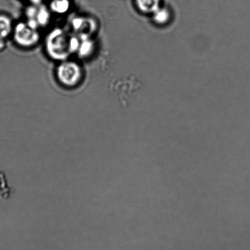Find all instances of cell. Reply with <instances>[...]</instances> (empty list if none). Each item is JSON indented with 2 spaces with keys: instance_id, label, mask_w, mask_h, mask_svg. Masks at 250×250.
Here are the masks:
<instances>
[{
  "instance_id": "cell-5",
  "label": "cell",
  "mask_w": 250,
  "mask_h": 250,
  "mask_svg": "<svg viewBox=\"0 0 250 250\" xmlns=\"http://www.w3.org/2000/svg\"><path fill=\"white\" fill-rule=\"evenodd\" d=\"M70 26L72 33L78 36L92 37L97 31L99 24L92 17L78 15L71 19Z\"/></svg>"
},
{
  "instance_id": "cell-3",
  "label": "cell",
  "mask_w": 250,
  "mask_h": 250,
  "mask_svg": "<svg viewBox=\"0 0 250 250\" xmlns=\"http://www.w3.org/2000/svg\"><path fill=\"white\" fill-rule=\"evenodd\" d=\"M12 35L15 43L24 48L34 47L41 39L39 29L29 25L26 21L19 22L14 25Z\"/></svg>"
},
{
  "instance_id": "cell-4",
  "label": "cell",
  "mask_w": 250,
  "mask_h": 250,
  "mask_svg": "<svg viewBox=\"0 0 250 250\" xmlns=\"http://www.w3.org/2000/svg\"><path fill=\"white\" fill-rule=\"evenodd\" d=\"M26 21L33 28H45L50 23L51 12L49 7L41 3L31 4L24 12Z\"/></svg>"
},
{
  "instance_id": "cell-12",
  "label": "cell",
  "mask_w": 250,
  "mask_h": 250,
  "mask_svg": "<svg viewBox=\"0 0 250 250\" xmlns=\"http://www.w3.org/2000/svg\"><path fill=\"white\" fill-rule=\"evenodd\" d=\"M26 1L30 2L31 4H35L41 3L42 2L43 0H26Z\"/></svg>"
},
{
  "instance_id": "cell-7",
  "label": "cell",
  "mask_w": 250,
  "mask_h": 250,
  "mask_svg": "<svg viewBox=\"0 0 250 250\" xmlns=\"http://www.w3.org/2000/svg\"><path fill=\"white\" fill-rule=\"evenodd\" d=\"M14 26L11 17L6 14H0V38L6 39L11 36Z\"/></svg>"
},
{
  "instance_id": "cell-11",
  "label": "cell",
  "mask_w": 250,
  "mask_h": 250,
  "mask_svg": "<svg viewBox=\"0 0 250 250\" xmlns=\"http://www.w3.org/2000/svg\"><path fill=\"white\" fill-rule=\"evenodd\" d=\"M6 46V39L0 38V52L3 51Z\"/></svg>"
},
{
  "instance_id": "cell-9",
  "label": "cell",
  "mask_w": 250,
  "mask_h": 250,
  "mask_svg": "<svg viewBox=\"0 0 250 250\" xmlns=\"http://www.w3.org/2000/svg\"><path fill=\"white\" fill-rule=\"evenodd\" d=\"M136 4L140 11L144 13H154L159 8L160 0H136Z\"/></svg>"
},
{
  "instance_id": "cell-10",
  "label": "cell",
  "mask_w": 250,
  "mask_h": 250,
  "mask_svg": "<svg viewBox=\"0 0 250 250\" xmlns=\"http://www.w3.org/2000/svg\"><path fill=\"white\" fill-rule=\"evenodd\" d=\"M154 21L159 24H166L170 19V13L168 10L159 7L153 13Z\"/></svg>"
},
{
  "instance_id": "cell-8",
  "label": "cell",
  "mask_w": 250,
  "mask_h": 250,
  "mask_svg": "<svg viewBox=\"0 0 250 250\" xmlns=\"http://www.w3.org/2000/svg\"><path fill=\"white\" fill-rule=\"evenodd\" d=\"M51 12L58 15H64L70 11V0H51L49 6Z\"/></svg>"
},
{
  "instance_id": "cell-6",
  "label": "cell",
  "mask_w": 250,
  "mask_h": 250,
  "mask_svg": "<svg viewBox=\"0 0 250 250\" xmlns=\"http://www.w3.org/2000/svg\"><path fill=\"white\" fill-rule=\"evenodd\" d=\"M80 42L76 55L80 58L85 59L90 57L94 53L95 43L92 37L79 36Z\"/></svg>"
},
{
  "instance_id": "cell-1",
  "label": "cell",
  "mask_w": 250,
  "mask_h": 250,
  "mask_svg": "<svg viewBox=\"0 0 250 250\" xmlns=\"http://www.w3.org/2000/svg\"><path fill=\"white\" fill-rule=\"evenodd\" d=\"M79 42L80 37L77 34L63 28H54L46 37V52L53 60L61 62L77 53Z\"/></svg>"
},
{
  "instance_id": "cell-2",
  "label": "cell",
  "mask_w": 250,
  "mask_h": 250,
  "mask_svg": "<svg viewBox=\"0 0 250 250\" xmlns=\"http://www.w3.org/2000/svg\"><path fill=\"white\" fill-rule=\"evenodd\" d=\"M56 77L63 86L73 88L80 84L83 77L82 66L76 61L64 60L61 61L56 68Z\"/></svg>"
}]
</instances>
